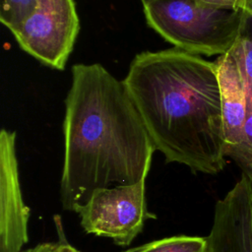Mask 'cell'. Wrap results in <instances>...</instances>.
<instances>
[{
  "instance_id": "6da1fadb",
  "label": "cell",
  "mask_w": 252,
  "mask_h": 252,
  "mask_svg": "<svg viewBox=\"0 0 252 252\" xmlns=\"http://www.w3.org/2000/svg\"><path fill=\"white\" fill-rule=\"evenodd\" d=\"M65 106L64 210L77 213L94 192L148 176L156 147L123 81L98 63L75 64Z\"/></svg>"
},
{
  "instance_id": "7a4b0ae2",
  "label": "cell",
  "mask_w": 252,
  "mask_h": 252,
  "mask_svg": "<svg viewBox=\"0 0 252 252\" xmlns=\"http://www.w3.org/2000/svg\"><path fill=\"white\" fill-rule=\"evenodd\" d=\"M165 161L193 173L217 174L226 164L220 91L215 62L176 47L145 51L123 80Z\"/></svg>"
},
{
  "instance_id": "3957f363",
  "label": "cell",
  "mask_w": 252,
  "mask_h": 252,
  "mask_svg": "<svg viewBox=\"0 0 252 252\" xmlns=\"http://www.w3.org/2000/svg\"><path fill=\"white\" fill-rule=\"evenodd\" d=\"M144 13L148 25L174 47L206 56L228 52L249 19L242 11L199 0H153Z\"/></svg>"
},
{
  "instance_id": "277c9868",
  "label": "cell",
  "mask_w": 252,
  "mask_h": 252,
  "mask_svg": "<svg viewBox=\"0 0 252 252\" xmlns=\"http://www.w3.org/2000/svg\"><path fill=\"white\" fill-rule=\"evenodd\" d=\"M146 179L94 192L77 211L83 229L111 238L118 246L131 244L142 232L145 221L157 218L147 209Z\"/></svg>"
},
{
  "instance_id": "5b68a950",
  "label": "cell",
  "mask_w": 252,
  "mask_h": 252,
  "mask_svg": "<svg viewBox=\"0 0 252 252\" xmlns=\"http://www.w3.org/2000/svg\"><path fill=\"white\" fill-rule=\"evenodd\" d=\"M79 31L74 0H37L33 12L12 33L24 51L50 68L63 70Z\"/></svg>"
},
{
  "instance_id": "8992f818",
  "label": "cell",
  "mask_w": 252,
  "mask_h": 252,
  "mask_svg": "<svg viewBox=\"0 0 252 252\" xmlns=\"http://www.w3.org/2000/svg\"><path fill=\"white\" fill-rule=\"evenodd\" d=\"M16 132L0 133V252H21L29 241L31 216L22 194Z\"/></svg>"
},
{
  "instance_id": "52a82bcc",
  "label": "cell",
  "mask_w": 252,
  "mask_h": 252,
  "mask_svg": "<svg viewBox=\"0 0 252 252\" xmlns=\"http://www.w3.org/2000/svg\"><path fill=\"white\" fill-rule=\"evenodd\" d=\"M205 252H252V183L246 175L216 203Z\"/></svg>"
},
{
  "instance_id": "ba28073f",
  "label": "cell",
  "mask_w": 252,
  "mask_h": 252,
  "mask_svg": "<svg viewBox=\"0 0 252 252\" xmlns=\"http://www.w3.org/2000/svg\"><path fill=\"white\" fill-rule=\"evenodd\" d=\"M220 91L224 155L239 146L247 115V95L236 61L230 50L215 61Z\"/></svg>"
},
{
  "instance_id": "9c48e42d",
  "label": "cell",
  "mask_w": 252,
  "mask_h": 252,
  "mask_svg": "<svg viewBox=\"0 0 252 252\" xmlns=\"http://www.w3.org/2000/svg\"><path fill=\"white\" fill-rule=\"evenodd\" d=\"M247 95V108L252 104V19L249 17L246 27L230 49Z\"/></svg>"
},
{
  "instance_id": "30bf717a",
  "label": "cell",
  "mask_w": 252,
  "mask_h": 252,
  "mask_svg": "<svg viewBox=\"0 0 252 252\" xmlns=\"http://www.w3.org/2000/svg\"><path fill=\"white\" fill-rule=\"evenodd\" d=\"M206 237L176 235L155 240L122 252H205Z\"/></svg>"
},
{
  "instance_id": "8fae6325",
  "label": "cell",
  "mask_w": 252,
  "mask_h": 252,
  "mask_svg": "<svg viewBox=\"0 0 252 252\" xmlns=\"http://www.w3.org/2000/svg\"><path fill=\"white\" fill-rule=\"evenodd\" d=\"M228 158L234 160L241 168L242 174L246 175L252 183V104L247 108L240 144Z\"/></svg>"
},
{
  "instance_id": "7c38bea8",
  "label": "cell",
  "mask_w": 252,
  "mask_h": 252,
  "mask_svg": "<svg viewBox=\"0 0 252 252\" xmlns=\"http://www.w3.org/2000/svg\"><path fill=\"white\" fill-rule=\"evenodd\" d=\"M37 0H0V21L11 32L34 10Z\"/></svg>"
},
{
  "instance_id": "4fadbf2b",
  "label": "cell",
  "mask_w": 252,
  "mask_h": 252,
  "mask_svg": "<svg viewBox=\"0 0 252 252\" xmlns=\"http://www.w3.org/2000/svg\"><path fill=\"white\" fill-rule=\"evenodd\" d=\"M54 220L56 223L57 232L59 235L57 241L38 243L33 247L23 249L21 252H81L67 241L59 216H56Z\"/></svg>"
},
{
  "instance_id": "5bb4252c",
  "label": "cell",
  "mask_w": 252,
  "mask_h": 252,
  "mask_svg": "<svg viewBox=\"0 0 252 252\" xmlns=\"http://www.w3.org/2000/svg\"><path fill=\"white\" fill-rule=\"evenodd\" d=\"M221 8L242 11L252 18V0H199Z\"/></svg>"
},
{
  "instance_id": "9a60e30c",
  "label": "cell",
  "mask_w": 252,
  "mask_h": 252,
  "mask_svg": "<svg viewBox=\"0 0 252 252\" xmlns=\"http://www.w3.org/2000/svg\"><path fill=\"white\" fill-rule=\"evenodd\" d=\"M153 0H141V2H142V4H143V7L144 6H146V5H148L150 2H152Z\"/></svg>"
},
{
  "instance_id": "2e32d148",
  "label": "cell",
  "mask_w": 252,
  "mask_h": 252,
  "mask_svg": "<svg viewBox=\"0 0 252 252\" xmlns=\"http://www.w3.org/2000/svg\"><path fill=\"white\" fill-rule=\"evenodd\" d=\"M251 19H252V18H251Z\"/></svg>"
}]
</instances>
